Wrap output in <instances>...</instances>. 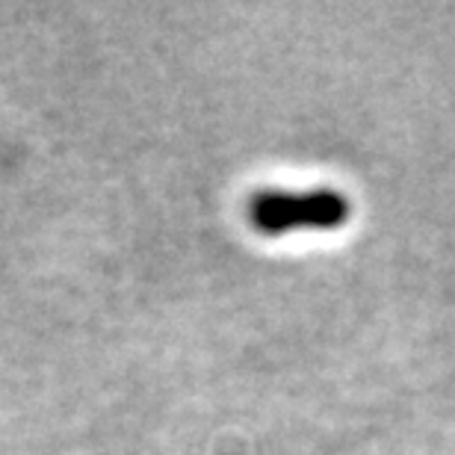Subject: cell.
I'll use <instances>...</instances> for the list:
<instances>
[{
	"label": "cell",
	"mask_w": 455,
	"mask_h": 455,
	"mask_svg": "<svg viewBox=\"0 0 455 455\" xmlns=\"http://www.w3.org/2000/svg\"><path fill=\"white\" fill-rule=\"evenodd\" d=\"M251 225L263 234H284L293 228H340L349 220V202L338 189L316 193H260L249 204Z\"/></svg>",
	"instance_id": "6da1fadb"
}]
</instances>
